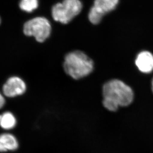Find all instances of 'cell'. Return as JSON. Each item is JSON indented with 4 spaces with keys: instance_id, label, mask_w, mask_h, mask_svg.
<instances>
[{
    "instance_id": "obj_1",
    "label": "cell",
    "mask_w": 153,
    "mask_h": 153,
    "mask_svg": "<svg viewBox=\"0 0 153 153\" xmlns=\"http://www.w3.org/2000/svg\"><path fill=\"white\" fill-rule=\"evenodd\" d=\"M101 104L106 111L116 113L121 108L131 105L134 100L133 89L120 80L114 79L103 85Z\"/></svg>"
},
{
    "instance_id": "obj_2",
    "label": "cell",
    "mask_w": 153,
    "mask_h": 153,
    "mask_svg": "<svg viewBox=\"0 0 153 153\" xmlns=\"http://www.w3.org/2000/svg\"><path fill=\"white\" fill-rule=\"evenodd\" d=\"M65 72L74 79L78 80L89 75L94 68V62L83 52L75 51L66 56L64 62Z\"/></svg>"
},
{
    "instance_id": "obj_3",
    "label": "cell",
    "mask_w": 153,
    "mask_h": 153,
    "mask_svg": "<svg viewBox=\"0 0 153 153\" xmlns=\"http://www.w3.org/2000/svg\"><path fill=\"white\" fill-rule=\"evenodd\" d=\"M82 7L80 0H64L53 7L52 17L56 22L67 24L80 13Z\"/></svg>"
},
{
    "instance_id": "obj_4",
    "label": "cell",
    "mask_w": 153,
    "mask_h": 153,
    "mask_svg": "<svg viewBox=\"0 0 153 153\" xmlns=\"http://www.w3.org/2000/svg\"><path fill=\"white\" fill-rule=\"evenodd\" d=\"M51 31V26L47 19L36 17L26 22L23 26L26 35L33 36L38 42H43L47 38Z\"/></svg>"
},
{
    "instance_id": "obj_5",
    "label": "cell",
    "mask_w": 153,
    "mask_h": 153,
    "mask_svg": "<svg viewBox=\"0 0 153 153\" xmlns=\"http://www.w3.org/2000/svg\"><path fill=\"white\" fill-rule=\"evenodd\" d=\"M119 0H94L90 10L88 19L94 25L100 23L106 13L116 9Z\"/></svg>"
},
{
    "instance_id": "obj_6",
    "label": "cell",
    "mask_w": 153,
    "mask_h": 153,
    "mask_svg": "<svg viewBox=\"0 0 153 153\" xmlns=\"http://www.w3.org/2000/svg\"><path fill=\"white\" fill-rule=\"evenodd\" d=\"M26 86L25 81L17 76L11 77L3 85V94L6 97L13 98L22 95L26 92Z\"/></svg>"
},
{
    "instance_id": "obj_7",
    "label": "cell",
    "mask_w": 153,
    "mask_h": 153,
    "mask_svg": "<svg viewBox=\"0 0 153 153\" xmlns=\"http://www.w3.org/2000/svg\"><path fill=\"white\" fill-rule=\"evenodd\" d=\"M135 64L143 74H150L153 71V55L151 52L143 51L138 55Z\"/></svg>"
},
{
    "instance_id": "obj_8",
    "label": "cell",
    "mask_w": 153,
    "mask_h": 153,
    "mask_svg": "<svg viewBox=\"0 0 153 153\" xmlns=\"http://www.w3.org/2000/svg\"><path fill=\"white\" fill-rule=\"evenodd\" d=\"M19 147L17 139L10 133L0 134V152L15 151Z\"/></svg>"
},
{
    "instance_id": "obj_9",
    "label": "cell",
    "mask_w": 153,
    "mask_h": 153,
    "mask_svg": "<svg viewBox=\"0 0 153 153\" xmlns=\"http://www.w3.org/2000/svg\"><path fill=\"white\" fill-rule=\"evenodd\" d=\"M16 124L15 116L10 111H6L0 114V126L4 130L13 129Z\"/></svg>"
},
{
    "instance_id": "obj_10",
    "label": "cell",
    "mask_w": 153,
    "mask_h": 153,
    "mask_svg": "<svg viewBox=\"0 0 153 153\" xmlns=\"http://www.w3.org/2000/svg\"><path fill=\"white\" fill-rule=\"evenodd\" d=\"M38 0H20L19 6L22 10L31 13L38 8Z\"/></svg>"
},
{
    "instance_id": "obj_11",
    "label": "cell",
    "mask_w": 153,
    "mask_h": 153,
    "mask_svg": "<svg viewBox=\"0 0 153 153\" xmlns=\"http://www.w3.org/2000/svg\"><path fill=\"white\" fill-rule=\"evenodd\" d=\"M6 103V100L3 95L0 93V109L3 108Z\"/></svg>"
},
{
    "instance_id": "obj_12",
    "label": "cell",
    "mask_w": 153,
    "mask_h": 153,
    "mask_svg": "<svg viewBox=\"0 0 153 153\" xmlns=\"http://www.w3.org/2000/svg\"><path fill=\"white\" fill-rule=\"evenodd\" d=\"M151 90L153 95V78H152V81H151Z\"/></svg>"
},
{
    "instance_id": "obj_13",
    "label": "cell",
    "mask_w": 153,
    "mask_h": 153,
    "mask_svg": "<svg viewBox=\"0 0 153 153\" xmlns=\"http://www.w3.org/2000/svg\"><path fill=\"white\" fill-rule=\"evenodd\" d=\"M1 17H0V24H1Z\"/></svg>"
}]
</instances>
